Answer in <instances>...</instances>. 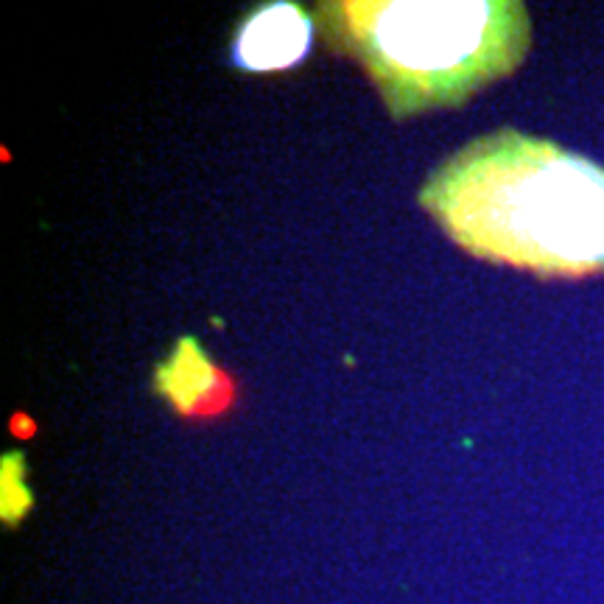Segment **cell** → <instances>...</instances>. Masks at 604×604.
Instances as JSON below:
<instances>
[{
	"instance_id": "cell-1",
	"label": "cell",
	"mask_w": 604,
	"mask_h": 604,
	"mask_svg": "<svg viewBox=\"0 0 604 604\" xmlns=\"http://www.w3.org/2000/svg\"><path fill=\"white\" fill-rule=\"evenodd\" d=\"M420 205L476 258L548 278L604 271V169L557 143L479 137L428 177Z\"/></svg>"
},
{
	"instance_id": "cell-2",
	"label": "cell",
	"mask_w": 604,
	"mask_h": 604,
	"mask_svg": "<svg viewBox=\"0 0 604 604\" xmlns=\"http://www.w3.org/2000/svg\"><path fill=\"white\" fill-rule=\"evenodd\" d=\"M334 48L359 59L392 115L462 104L517 68L529 14L501 0H350L316 9Z\"/></svg>"
},
{
	"instance_id": "cell-3",
	"label": "cell",
	"mask_w": 604,
	"mask_h": 604,
	"mask_svg": "<svg viewBox=\"0 0 604 604\" xmlns=\"http://www.w3.org/2000/svg\"><path fill=\"white\" fill-rule=\"evenodd\" d=\"M311 42V20L294 4H271L241 23L235 59L250 70H280L294 65Z\"/></svg>"
}]
</instances>
